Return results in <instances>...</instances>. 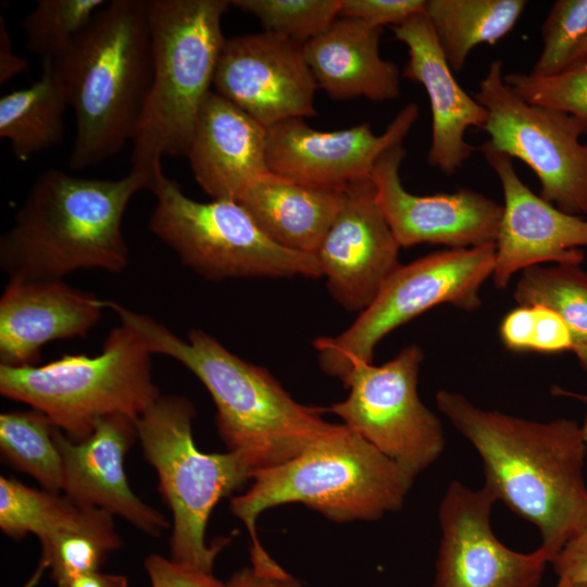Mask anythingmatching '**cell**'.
<instances>
[{"instance_id": "cell-1", "label": "cell", "mask_w": 587, "mask_h": 587, "mask_svg": "<svg viewBox=\"0 0 587 587\" xmlns=\"http://www.w3.org/2000/svg\"><path fill=\"white\" fill-rule=\"evenodd\" d=\"M436 404L478 452L484 484L498 501L538 528L550 561L587 529V446L576 421L536 422L484 410L445 389Z\"/></svg>"}, {"instance_id": "cell-2", "label": "cell", "mask_w": 587, "mask_h": 587, "mask_svg": "<svg viewBox=\"0 0 587 587\" xmlns=\"http://www.w3.org/2000/svg\"><path fill=\"white\" fill-rule=\"evenodd\" d=\"M107 307L152 354L170 357L198 377L215 404L221 439L255 473L291 460L334 426L322 417L326 409L299 403L266 369L237 357L207 332L193 328L184 339L147 314L115 301Z\"/></svg>"}, {"instance_id": "cell-3", "label": "cell", "mask_w": 587, "mask_h": 587, "mask_svg": "<svg viewBox=\"0 0 587 587\" xmlns=\"http://www.w3.org/2000/svg\"><path fill=\"white\" fill-rule=\"evenodd\" d=\"M142 189L146 183L130 171L118 179L79 177L57 168L43 172L0 238L1 268L9 279H63L92 268L124 271L129 250L123 216Z\"/></svg>"}, {"instance_id": "cell-4", "label": "cell", "mask_w": 587, "mask_h": 587, "mask_svg": "<svg viewBox=\"0 0 587 587\" xmlns=\"http://www.w3.org/2000/svg\"><path fill=\"white\" fill-rule=\"evenodd\" d=\"M76 120L74 171L118 153L133 140L152 77L147 0H113L52 60Z\"/></svg>"}, {"instance_id": "cell-5", "label": "cell", "mask_w": 587, "mask_h": 587, "mask_svg": "<svg viewBox=\"0 0 587 587\" xmlns=\"http://www.w3.org/2000/svg\"><path fill=\"white\" fill-rule=\"evenodd\" d=\"M227 0H147L152 77L134 134L130 172L151 190L162 159L186 155L199 110L212 90L226 38Z\"/></svg>"}, {"instance_id": "cell-6", "label": "cell", "mask_w": 587, "mask_h": 587, "mask_svg": "<svg viewBox=\"0 0 587 587\" xmlns=\"http://www.w3.org/2000/svg\"><path fill=\"white\" fill-rule=\"evenodd\" d=\"M230 500L251 550L264 548L257 520L267 509L301 503L336 523L376 521L401 509L414 478L345 424L334 426L300 454L253 475Z\"/></svg>"}, {"instance_id": "cell-7", "label": "cell", "mask_w": 587, "mask_h": 587, "mask_svg": "<svg viewBox=\"0 0 587 587\" xmlns=\"http://www.w3.org/2000/svg\"><path fill=\"white\" fill-rule=\"evenodd\" d=\"M151 352L120 324L92 357L65 354L42 365H0V394L30 405L73 441L85 439L97 422L124 414L137 420L160 396Z\"/></svg>"}, {"instance_id": "cell-8", "label": "cell", "mask_w": 587, "mask_h": 587, "mask_svg": "<svg viewBox=\"0 0 587 587\" xmlns=\"http://www.w3.org/2000/svg\"><path fill=\"white\" fill-rule=\"evenodd\" d=\"M193 403L161 395L135 422L146 460L154 467L159 490L173 516L170 559L212 573L227 540L205 541L216 503L253 478L254 470L233 451L205 453L192 437Z\"/></svg>"}, {"instance_id": "cell-9", "label": "cell", "mask_w": 587, "mask_h": 587, "mask_svg": "<svg viewBox=\"0 0 587 587\" xmlns=\"http://www.w3.org/2000/svg\"><path fill=\"white\" fill-rule=\"evenodd\" d=\"M150 191L157 198L151 232L207 279L323 276L315 254L276 243L238 201H196L164 174Z\"/></svg>"}, {"instance_id": "cell-10", "label": "cell", "mask_w": 587, "mask_h": 587, "mask_svg": "<svg viewBox=\"0 0 587 587\" xmlns=\"http://www.w3.org/2000/svg\"><path fill=\"white\" fill-rule=\"evenodd\" d=\"M495 253L492 242L449 248L400 264L346 330L315 339L322 371L344 384L357 364L372 362L375 347L386 335L423 312L445 303L477 310L480 288L494 272Z\"/></svg>"}, {"instance_id": "cell-11", "label": "cell", "mask_w": 587, "mask_h": 587, "mask_svg": "<svg viewBox=\"0 0 587 587\" xmlns=\"http://www.w3.org/2000/svg\"><path fill=\"white\" fill-rule=\"evenodd\" d=\"M474 98L488 112V143L523 161L546 201L567 214H587V143L580 141L587 121L522 99L505 84L500 60L490 63Z\"/></svg>"}, {"instance_id": "cell-12", "label": "cell", "mask_w": 587, "mask_h": 587, "mask_svg": "<svg viewBox=\"0 0 587 587\" xmlns=\"http://www.w3.org/2000/svg\"><path fill=\"white\" fill-rule=\"evenodd\" d=\"M423 359L421 347L410 345L382 365L357 364L344 383L347 398L326 409L413 478L446 445L440 420L419 396Z\"/></svg>"}, {"instance_id": "cell-13", "label": "cell", "mask_w": 587, "mask_h": 587, "mask_svg": "<svg viewBox=\"0 0 587 587\" xmlns=\"http://www.w3.org/2000/svg\"><path fill=\"white\" fill-rule=\"evenodd\" d=\"M498 501L483 485L471 489L452 482L440 502V542L433 587H539L550 555L541 547L530 553L504 546L491 529Z\"/></svg>"}, {"instance_id": "cell-14", "label": "cell", "mask_w": 587, "mask_h": 587, "mask_svg": "<svg viewBox=\"0 0 587 587\" xmlns=\"http://www.w3.org/2000/svg\"><path fill=\"white\" fill-rule=\"evenodd\" d=\"M212 87L266 128L317 114L304 43L277 34L226 38Z\"/></svg>"}, {"instance_id": "cell-15", "label": "cell", "mask_w": 587, "mask_h": 587, "mask_svg": "<svg viewBox=\"0 0 587 587\" xmlns=\"http://www.w3.org/2000/svg\"><path fill=\"white\" fill-rule=\"evenodd\" d=\"M414 102L404 105L386 130L377 135L369 123L322 132L303 118H290L267 128L266 162L271 173L320 188L345 189L371 177L377 159L402 143L419 118Z\"/></svg>"}, {"instance_id": "cell-16", "label": "cell", "mask_w": 587, "mask_h": 587, "mask_svg": "<svg viewBox=\"0 0 587 587\" xmlns=\"http://www.w3.org/2000/svg\"><path fill=\"white\" fill-rule=\"evenodd\" d=\"M400 248L367 177L345 188L341 209L315 257L336 302L361 313L400 265Z\"/></svg>"}, {"instance_id": "cell-17", "label": "cell", "mask_w": 587, "mask_h": 587, "mask_svg": "<svg viewBox=\"0 0 587 587\" xmlns=\"http://www.w3.org/2000/svg\"><path fill=\"white\" fill-rule=\"evenodd\" d=\"M405 157L402 143L387 149L371 175L378 204L401 248L433 243L455 249L496 242L501 204L469 188L430 196L411 193L400 177Z\"/></svg>"}, {"instance_id": "cell-18", "label": "cell", "mask_w": 587, "mask_h": 587, "mask_svg": "<svg viewBox=\"0 0 587 587\" xmlns=\"http://www.w3.org/2000/svg\"><path fill=\"white\" fill-rule=\"evenodd\" d=\"M479 151L498 176L502 216L495 242L492 280L505 288L511 277L545 263L580 265L587 247V221L567 214L532 191L517 176L512 159L486 140Z\"/></svg>"}, {"instance_id": "cell-19", "label": "cell", "mask_w": 587, "mask_h": 587, "mask_svg": "<svg viewBox=\"0 0 587 587\" xmlns=\"http://www.w3.org/2000/svg\"><path fill=\"white\" fill-rule=\"evenodd\" d=\"M135 422L124 414L104 416L79 441L55 427L54 440L63 465L62 491L78 507L104 510L158 537L170 524L132 491L124 467L127 452L138 440Z\"/></svg>"}, {"instance_id": "cell-20", "label": "cell", "mask_w": 587, "mask_h": 587, "mask_svg": "<svg viewBox=\"0 0 587 587\" xmlns=\"http://www.w3.org/2000/svg\"><path fill=\"white\" fill-rule=\"evenodd\" d=\"M104 308L63 279H9L0 298V365H36L46 344L85 337Z\"/></svg>"}, {"instance_id": "cell-21", "label": "cell", "mask_w": 587, "mask_h": 587, "mask_svg": "<svg viewBox=\"0 0 587 587\" xmlns=\"http://www.w3.org/2000/svg\"><path fill=\"white\" fill-rule=\"evenodd\" d=\"M392 32L409 52L402 76L421 84L429 99L432 140L428 163L447 175L454 174L476 149L466 141V130L471 127L483 129L488 112L457 82L424 12L392 27Z\"/></svg>"}, {"instance_id": "cell-22", "label": "cell", "mask_w": 587, "mask_h": 587, "mask_svg": "<svg viewBox=\"0 0 587 587\" xmlns=\"http://www.w3.org/2000/svg\"><path fill=\"white\" fill-rule=\"evenodd\" d=\"M267 128L213 89L205 97L186 157L195 180L214 199L238 201L270 173Z\"/></svg>"}, {"instance_id": "cell-23", "label": "cell", "mask_w": 587, "mask_h": 587, "mask_svg": "<svg viewBox=\"0 0 587 587\" xmlns=\"http://www.w3.org/2000/svg\"><path fill=\"white\" fill-rule=\"evenodd\" d=\"M382 32L360 20L340 17L305 42V59L317 87L334 100L397 99L401 73L396 63L379 53Z\"/></svg>"}, {"instance_id": "cell-24", "label": "cell", "mask_w": 587, "mask_h": 587, "mask_svg": "<svg viewBox=\"0 0 587 587\" xmlns=\"http://www.w3.org/2000/svg\"><path fill=\"white\" fill-rule=\"evenodd\" d=\"M344 197L345 189L309 186L270 172L248 187L238 202L276 243L315 254Z\"/></svg>"}, {"instance_id": "cell-25", "label": "cell", "mask_w": 587, "mask_h": 587, "mask_svg": "<svg viewBox=\"0 0 587 587\" xmlns=\"http://www.w3.org/2000/svg\"><path fill=\"white\" fill-rule=\"evenodd\" d=\"M67 108L52 60H43L39 79L1 97L0 137L18 161H27L62 142Z\"/></svg>"}, {"instance_id": "cell-26", "label": "cell", "mask_w": 587, "mask_h": 587, "mask_svg": "<svg viewBox=\"0 0 587 587\" xmlns=\"http://www.w3.org/2000/svg\"><path fill=\"white\" fill-rule=\"evenodd\" d=\"M525 0H426L427 16L453 72H460L478 45H495L522 16Z\"/></svg>"}, {"instance_id": "cell-27", "label": "cell", "mask_w": 587, "mask_h": 587, "mask_svg": "<svg viewBox=\"0 0 587 587\" xmlns=\"http://www.w3.org/2000/svg\"><path fill=\"white\" fill-rule=\"evenodd\" d=\"M80 508L76 525L39 539V565L25 587H34L46 569H50L58 587H68L75 578L100 571L107 557L122 546L113 514L98 508Z\"/></svg>"}, {"instance_id": "cell-28", "label": "cell", "mask_w": 587, "mask_h": 587, "mask_svg": "<svg viewBox=\"0 0 587 587\" xmlns=\"http://www.w3.org/2000/svg\"><path fill=\"white\" fill-rule=\"evenodd\" d=\"M55 426L41 412L12 411L0 415V452L14 470L30 475L43 489L63 487L62 457L54 440Z\"/></svg>"}, {"instance_id": "cell-29", "label": "cell", "mask_w": 587, "mask_h": 587, "mask_svg": "<svg viewBox=\"0 0 587 587\" xmlns=\"http://www.w3.org/2000/svg\"><path fill=\"white\" fill-rule=\"evenodd\" d=\"M513 297L520 305L538 304L558 313L571 330L574 347L587 342V272L579 265L525 268Z\"/></svg>"}, {"instance_id": "cell-30", "label": "cell", "mask_w": 587, "mask_h": 587, "mask_svg": "<svg viewBox=\"0 0 587 587\" xmlns=\"http://www.w3.org/2000/svg\"><path fill=\"white\" fill-rule=\"evenodd\" d=\"M82 508L65 496L0 477V528L12 539L34 534L38 540L76 525Z\"/></svg>"}, {"instance_id": "cell-31", "label": "cell", "mask_w": 587, "mask_h": 587, "mask_svg": "<svg viewBox=\"0 0 587 587\" xmlns=\"http://www.w3.org/2000/svg\"><path fill=\"white\" fill-rule=\"evenodd\" d=\"M104 0H39L25 16L26 49L43 60H55L89 25Z\"/></svg>"}, {"instance_id": "cell-32", "label": "cell", "mask_w": 587, "mask_h": 587, "mask_svg": "<svg viewBox=\"0 0 587 587\" xmlns=\"http://www.w3.org/2000/svg\"><path fill=\"white\" fill-rule=\"evenodd\" d=\"M230 5L254 16L263 32L305 43L338 18L341 0H232Z\"/></svg>"}, {"instance_id": "cell-33", "label": "cell", "mask_w": 587, "mask_h": 587, "mask_svg": "<svg viewBox=\"0 0 587 587\" xmlns=\"http://www.w3.org/2000/svg\"><path fill=\"white\" fill-rule=\"evenodd\" d=\"M504 82L529 103L558 109L587 121V59L548 76L521 72L504 74Z\"/></svg>"}, {"instance_id": "cell-34", "label": "cell", "mask_w": 587, "mask_h": 587, "mask_svg": "<svg viewBox=\"0 0 587 587\" xmlns=\"http://www.w3.org/2000/svg\"><path fill=\"white\" fill-rule=\"evenodd\" d=\"M586 35L587 0L555 1L542 24V50L529 73L548 76L564 68Z\"/></svg>"}, {"instance_id": "cell-35", "label": "cell", "mask_w": 587, "mask_h": 587, "mask_svg": "<svg viewBox=\"0 0 587 587\" xmlns=\"http://www.w3.org/2000/svg\"><path fill=\"white\" fill-rule=\"evenodd\" d=\"M426 0H341L339 16L357 18L374 28L399 26L425 11Z\"/></svg>"}, {"instance_id": "cell-36", "label": "cell", "mask_w": 587, "mask_h": 587, "mask_svg": "<svg viewBox=\"0 0 587 587\" xmlns=\"http://www.w3.org/2000/svg\"><path fill=\"white\" fill-rule=\"evenodd\" d=\"M151 587H226L213 573L152 553L145 560Z\"/></svg>"}, {"instance_id": "cell-37", "label": "cell", "mask_w": 587, "mask_h": 587, "mask_svg": "<svg viewBox=\"0 0 587 587\" xmlns=\"http://www.w3.org/2000/svg\"><path fill=\"white\" fill-rule=\"evenodd\" d=\"M534 309V329L530 350L541 353L572 351L574 341L564 320L554 311L544 305Z\"/></svg>"}, {"instance_id": "cell-38", "label": "cell", "mask_w": 587, "mask_h": 587, "mask_svg": "<svg viewBox=\"0 0 587 587\" xmlns=\"http://www.w3.org/2000/svg\"><path fill=\"white\" fill-rule=\"evenodd\" d=\"M226 587H302L267 551L251 554V566L234 573Z\"/></svg>"}, {"instance_id": "cell-39", "label": "cell", "mask_w": 587, "mask_h": 587, "mask_svg": "<svg viewBox=\"0 0 587 587\" xmlns=\"http://www.w3.org/2000/svg\"><path fill=\"white\" fill-rule=\"evenodd\" d=\"M550 564L559 578L587 584V529L566 542Z\"/></svg>"}, {"instance_id": "cell-40", "label": "cell", "mask_w": 587, "mask_h": 587, "mask_svg": "<svg viewBox=\"0 0 587 587\" xmlns=\"http://www.w3.org/2000/svg\"><path fill=\"white\" fill-rule=\"evenodd\" d=\"M534 329V309L520 305L510 311L500 325V336L507 348L513 351L530 350Z\"/></svg>"}, {"instance_id": "cell-41", "label": "cell", "mask_w": 587, "mask_h": 587, "mask_svg": "<svg viewBox=\"0 0 587 587\" xmlns=\"http://www.w3.org/2000/svg\"><path fill=\"white\" fill-rule=\"evenodd\" d=\"M28 62L13 51L8 27L3 16H0V85L24 73Z\"/></svg>"}, {"instance_id": "cell-42", "label": "cell", "mask_w": 587, "mask_h": 587, "mask_svg": "<svg viewBox=\"0 0 587 587\" xmlns=\"http://www.w3.org/2000/svg\"><path fill=\"white\" fill-rule=\"evenodd\" d=\"M68 587H128V579L124 575L96 571L75 578Z\"/></svg>"}, {"instance_id": "cell-43", "label": "cell", "mask_w": 587, "mask_h": 587, "mask_svg": "<svg viewBox=\"0 0 587 587\" xmlns=\"http://www.w3.org/2000/svg\"><path fill=\"white\" fill-rule=\"evenodd\" d=\"M554 394L561 395V396L574 397V398L579 399L580 401L587 403V395H579V394L571 392V391L563 390V389H560V388H555ZM580 427H582L584 440H585L586 446H587V412L585 414L584 422L580 425Z\"/></svg>"}, {"instance_id": "cell-44", "label": "cell", "mask_w": 587, "mask_h": 587, "mask_svg": "<svg viewBox=\"0 0 587 587\" xmlns=\"http://www.w3.org/2000/svg\"><path fill=\"white\" fill-rule=\"evenodd\" d=\"M587 59V35L583 38L579 45L576 47L569 64ZM567 64V65H569Z\"/></svg>"}, {"instance_id": "cell-45", "label": "cell", "mask_w": 587, "mask_h": 587, "mask_svg": "<svg viewBox=\"0 0 587 587\" xmlns=\"http://www.w3.org/2000/svg\"><path fill=\"white\" fill-rule=\"evenodd\" d=\"M572 352H574V354L579 361V364L582 365V367L587 374V342L574 347Z\"/></svg>"}, {"instance_id": "cell-46", "label": "cell", "mask_w": 587, "mask_h": 587, "mask_svg": "<svg viewBox=\"0 0 587 587\" xmlns=\"http://www.w3.org/2000/svg\"><path fill=\"white\" fill-rule=\"evenodd\" d=\"M555 587H587V584L575 583V582H571L569 579L559 578Z\"/></svg>"}]
</instances>
